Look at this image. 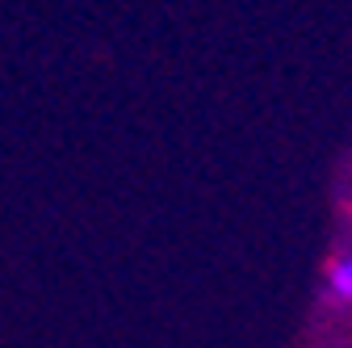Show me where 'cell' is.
<instances>
[{
  "label": "cell",
  "instance_id": "6da1fadb",
  "mask_svg": "<svg viewBox=\"0 0 352 348\" xmlns=\"http://www.w3.org/2000/svg\"><path fill=\"white\" fill-rule=\"evenodd\" d=\"M323 298L340 311H352V252H336L323 269Z\"/></svg>",
  "mask_w": 352,
  "mask_h": 348
}]
</instances>
